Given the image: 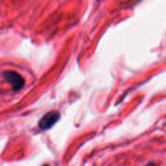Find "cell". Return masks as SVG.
<instances>
[{
	"label": "cell",
	"mask_w": 166,
	"mask_h": 166,
	"mask_svg": "<svg viewBox=\"0 0 166 166\" xmlns=\"http://www.w3.org/2000/svg\"><path fill=\"white\" fill-rule=\"evenodd\" d=\"M2 76L5 80L12 85L13 91L17 92L24 88L25 80L20 73L15 71H5L3 72Z\"/></svg>",
	"instance_id": "1"
},
{
	"label": "cell",
	"mask_w": 166,
	"mask_h": 166,
	"mask_svg": "<svg viewBox=\"0 0 166 166\" xmlns=\"http://www.w3.org/2000/svg\"><path fill=\"white\" fill-rule=\"evenodd\" d=\"M60 119V113L56 110H52L46 113L38 122V127L42 131H46L54 127Z\"/></svg>",
	"instance_id": "2"
},
{
	"label": "cell",
	"mask_w": 166,
	"mask_h": 166,
	"mask_svg": "<svg viewBox=\"0 0 166 166\" xmlns=\"http://www.w3.org/2000/svg\"><path fill=\"white\" fill-rule=\"evenodd\" d=\"M43 166H50V165H47V164H46V165H44Z\"/></svg>",
	"instance_id": "3"
}]
</instances>
